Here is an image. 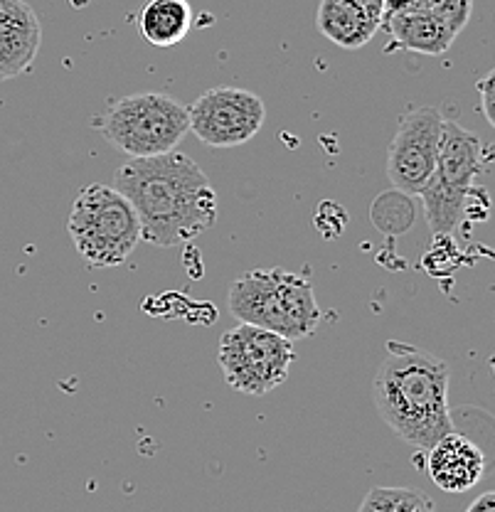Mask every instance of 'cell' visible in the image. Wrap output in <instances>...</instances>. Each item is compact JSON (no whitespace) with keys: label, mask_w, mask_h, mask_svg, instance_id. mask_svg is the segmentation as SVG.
<instances>
[{"label":"cell","mask_w":495,"mask_h":512,"mask_svg":"<svg viewBox=\"0 0 495 512\" xmlns=\"http://www.w3.org/2000/svg\"><path fill=\"white\" fill-rule=\"evenodd\" d=\"M42 42V25L25 0L0 3V82L15 79L33 67Z\"/></svg>","instance_id":"30bf717a"},{"label":"cell","mask_w":495,"mask_h":512,"mask_svg":"<svg viewBox=\"0 0 495 512\" xmlns=\"http://www.w3.org/2000/svg\"><path fill=\"white\" fill-rule=\"evenodd\" d=\"M114 188L136 210L141 239L156 247H178L217 222V192L185 153L131 158L114 173Z\"/></svg>","instance_id":"6da1fadb"},{"label":"cell","mask_w":495,"mask_h":512,"mask_svg":"<svg viewBox=\"0 0 495 512\" xmlns=\"http://www.w3.org/2000/svg\"><path fill=\"white\" fill-rule=\"evenodd\" d=\"M493 82H495V74L488 72L483 82L476 84L478 94L483 99V114H486L488 124H495V114H493Z\"/></svg>","instance_id":"ac0fdd59"},{"label":"cell","mask_w":495,"mask_h":512,"mask_svg":"<svg viewBox=\"0 0 495 512\" xmlns=\"http://www.w3.org/2000/svg\"><path fill=\"white\" fill-rule=\"evenodd\" d=\"M239 323L257 325L286 340H303L321 325V306L306 276L286 269H254L239 276L227 296Z\"/></svg>","instance_id":"3957f363"},{"label":"cell","mask_w":495,"mask_h":512,"mask_svg":"<svg viewBox=\"0 0 495 512\" xmlns=\"http://www.w3.org/2000/svg\"><path fill=\"white\" fill-rule=\"evenodd\" d=\"M380 28H385L387 35H390L387 52L407 50L417 52V55L441 57L451 50L456 40V32L427 8H414L390 15L387 20H382Z\"/></svg>","instance_id":"7c38bea8"},{"label":"cell","mask_w":495,"mask_h":512,"mask_svg":"<svg viewBox=\"0 0 495 512\" xmlns=\"http://www.w3.org/2000/svg\"><path fill=\"white\" fill-rule=\"evenodd\" d=\"M424 8L444 20L459 35L473 15V0H424Z\"/></svg>","instance_id":"e0dca14e"},{"label":"cell","mask_w":495,"mask_h":512,"mask_svg":"<svg viewBox=\"0 0 495 512\" xmlns=\"http://www.w3.org/2000/svg\"><path fill=\"white\" fill-rule=\"evenodd\" d=\"M372 224H375L380 232L390 234V237H399V234L409 232L417 217V207H414L412 195L402 190H390L382 192L370 207Z\"/></svg>","instance_id":"9a60e30c"},{"label":"cell","mask_w":495,"mask_h":512,"mask_svg":"<svg viewBox=\"0 0 495 512\" xmlns=\"http://www.w3.org/2000/svg\"><path fill=\"white\" fill-rule=\"evenodd\" d=\"M294 360L291 340L249 323L225 330L217 350V362L227 384L244 397H264L281 387Z\"/></svg>","instance_id":"52a82bcc"},{"label":"cell","mask_w":495,"mask_h":512,"mask_svg":"<svg viewBox=\"0 0 495 512\" xmlns=\"http://www.w3.org/2000/svg\"><path fill=\"white\" fill-rule=\"evenodd\" d=\"M360 3L367 5V10L382 20V0H360Z\"/></svg>","instance_id":"44dd1931"},{"label":"cell","mask_w":495,"mask_h":512,"mask_svg":"<svg viewBox=\"0 0 495 512\" xmlns=\"http://www.w3.org/2000/svg\"><path fill=\"white\" fill-rule=\"evenodd\" d=\"M0 3H3V0H0Z\"/></svg>","instance_id":"7402d4cb"},{"label":"cell","mask_w":495,"mask_h":512,"mask_svg":"<svg viewBox=\"0 0 495 512\" xmlns=\"http://www.w3.org/2000/svg\"><path fill=\"white\" fill-rule=\"evenodd\" d=\"M466 512H495V493L493 490H486V493L478 495L471 505H468Z\"/></svg>","instance_id":"ffe728a7"},{"label":"cell","mask_w":495,"mask_h":512,"mask_svg":"<svg viewBox=\"0 0 495 512\" xmlns=\"http://www.w3.org/2000/svg\"><path fill=\"white\" fill-rule=\"evenodd\" d=\"M358 512H436L431 498L412 488H372L360 503Z\"/></svg>","instance_id":"2e32d148"},{"label":"cell","mask_w":495,"mask_h":512,"mask_svg":"<svg viewBox=\"0 0 495 512\" xmlns=\"http://www.w3.org/2000/svg\"><path fill=\"white\" fill-rule=\"evenodd\" d=\"M427 473L444 493H466L483 480L486 453L476 441L451 431L427 451Z\"/></svg>","instance_id":"8fae6325"},{"label":"cell","mask_w":495,"mask_h":512,"mask_svg":"<svg viewBox=\"0 0 495 512\" xmlns=\"http://www.w3.org/2000/svg\"><path fill=\"white\" fill-rule=\"evenodd\" d=\"M444 116L434 106L407 111L387 151V178L395 190L419 195L429 183L439 153Z\"/></svg>","instance_id":"9c48e42d"},{"label":"cell","mask_w":495,"mask_h":512,"mask_svg":"<svg viewBox=\"0 0 495 512\" xmlns=\"http://www.w3.org/2000/svg\"><path fill=\"white\" fill-rule=\"evenodd\" d=\"M414 8H424V0H382V20Z\"/></svg>","instance_id":"d6986e66"},{"label":"cell","mask_w":495,"mask_h":512,"mask_svg":"<svg viewBox=\"0 0 495 512\" xmlns=\"http://www.w3.org/2000/svg\"><path fill=\"white\" fill-rule=\"evenodd\" d=\"M67 229L79 256L97 269L124 264L141 242V222L131 202L99 183L79 190Z\"/></svg>","instance_id":"277c9868"},{"label":"cell","mask_w":495,"mask_h":512,"mask_svg":"<svg viewBox=\"0 0 495 512\" xmlns=\"http://www.w3.org/2000/svg\"><path fill=\"white\" fill-rule=\"evenodd\" d=\"M136 25L148 45H180L193 28V8L188 0H148L138 13Z\"/></svg>","instance_id":"5bb4252c"},{"label":"cell","mask_w":495,"mask_h":512,"mask_svg":"<svg viewBox=\"0 0 495 512\" xmlns=\"http://www.w3.org/2000/svg\"><path fill=\"white\" fill-rule=\"evenodd\" d=\"M382 20L367 10L360 0H321L316 28L326 40L343 50H360L375 37Z\"/></svg>","instance_id":"4fadbf2b"},{"label":"cell","mask_w":495,"mask_h":512,"mask_svg":"<svg viewBox=\"0 0 495 512\" xmlns=\"http://www.w3.org/2000/svg\"><path fill=\"white\" fill-rule=\"evenodd\" d=\"M486 163L481 138L456 121L444 119L434 173L419 192L434 234H449L468 207L473 183Z\"/></svg>","instance_id":"8992f818"},{"label":"cell","mask_w":495,"mask_h":512,"mask_svg":"<svg viewBox=\"0 0 495 512\" xmlns=\"http://www.w3.org/2000/svg\"><path fill=\"white\" fill-rule=\"evenodd\" d=\"M377 414L417 451L454 431L449 409V367L434 352L409 343H387V355L372 382Z\"/></svg>","instance_id":"7a4b0ae2"},{"label":"cell","mask_w":495,"mask_h":512,"mask_svg":"<svg viewBox=\"0 0 495 512\" xmlns=\"http://www.w3.org/2000/svg\"><path fill=\"white\" fill-rule=\"evenodd\" d=\"M190 131L210 148H237L264 128L266 106L259 94L242 87L207 89L188 109Z\"/></svg>","instance_id":"ba28073f"},{"label":"cell","mask_w":495,"mask_h":512,"mask_svg":"<svg viewBox=\"0 0 495 512\" xmlns=\"http://www.w3.org/2000/svg\"><path fill=\"white\" fill-rule=\"evenodd\" d=\"M99 131L129 158H156L175 151L190 133L188 106L163 92L131 94L109 106Z\"/></svg>","instance_id":"5b68a950"}]
</instances>
